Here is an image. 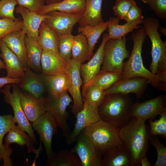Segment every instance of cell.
<instances>
[{
	"instance_id": "f546056e",
	"label": "cell",
	"mask_w": 166,
	"mask_h": 166,
	"mask_svg": "<svg viewBox=\"0 0 166 166\" xmlns=\"http://www.w3.org/2000/svg\"><path fill=\"white\" fill-rule=\"evenodd\" d=\"M120 19L118 18H110L108 21L107 29L109 39H115L122 38L127 34L141 27L139 25L143 21H138L132 22H127L123 25L119 24Z\"/></svg>"
},
{
	"instance_id": "7402d4cb",
	"label": "cell",
	"mask_w": 166,
	"mask_h": 166,
	"mask_svg": "<svg viewBox=\"0 0 166 166\" xmlns=\"http://www.w3.org/2000/svg\"><path fill=\"white\" fill-rule=\"evenodd\" d=\"M26 35L21 30L10 33L2 38L7 47L18 57L25 70L28 67L25 40Z\"/></svg>"
},
{
	"instance_id": "ba28073f",
	"label": "cell",
	"mask_w": 166,
	"mask_h": 166,
	"mask_svg": "<svg viewBox=\"0 0 166 166\" xmlns=\"http://www.w3.org/2000/svg\"><path fill=\"white\" fill-rule=\"evenodd\" d=\"M44 98L47 111L53 116L57 126L61 129L64 135L67 137L70 132L67 122L69 114L66 109L72 102V98L67 91L57 97L49 96Z\"/></svg>"
},
{
	"instance_id": "6da1fadb",
	"label": "cell",
	"mask_w": 166,
	"mask_h": 166,
	"mask_svg": "<svg viewBox=\"0 0 166 166\" xmlns=\"http://www.w3.org/2000/svg\"><path fill=\"white\" fill-rule=\"evenodd\" d=\"M119 134L122 145L131 155L132 166H140V160L146 156L149 148V126L145 121L133 117L119 130Z\"/></svg>"
},
{
	"instance_id": "7dc6e473",
	"label": "cell",
	"mask_w": 166,
	"mask_h": 166,
	"mask_svg": "<svg viewBox=\"0 0 166 166\" xmlns=\"http://www.w3.org/2000/svg\"><path fill=\"white\" fill-rule=\"evenodd\" d=\"M140 166H151V164L146 157V156L143 157L140 160Z\"/></svg>"
},
{
	"instance_id": "7c38bea8",
	"label": "cell",
	"mask_w": 166,
	"mask_h": 166,
	"mask_svg": "<svg viewBox=\"0 0 166 166\" xmlns=\"http://www.w3.org/2000/svg\"><path fill=\"white\" fill-rule=\"evenodd\" d=\"M76 140L75 145L70 151L78 156L82 166H101L102 155L86 137L81 132Z\"/></svg>"
},
{
	"instance_id": "74e56055",
	"label": "cell",
	"mask_w": 166,
	"mask_h": 166,
	"mask_svg": "<svg viewBox=\"0 0 166 166\" xmlns=\"http://www.w3.org/2000/svg\"><path fill=\"white\" fill-rule=\"evenodd\" d=\"M159 119L154 121L149 119V128L151 136H160L164 139L166 138V108L160 115Z\"/></svg>"
},
{
	"instance_id": "4316f807",
	"label": "cell",
	"mask_w": 166,
	"mask_h": 166,
	"mask_svg": "<svg viewBox=\"0 0 166 166\" xmlns=\"http://www.w3.org/2000/svg\"><path fill=\"white\" fill-rule=\"evenodd\" d=\"M14 117L11 114L0 115V154L3 160V164H10L12 160L10 158L12 152L10 147L6 146L3 143L4 137L13 127L15 125Z\"/></svg>"
},
{
	"instance_id": "83f0119b",
	"label": "cell",
	"mask_w": 166,
	"mask_h": 166,
	"mask_svg": "<svg viewBox=\"0 0 166 166\" xmlns=\"http://www.w3.org/2000/svg\"><path fill=\"white\" fill-rule=\"evenodd\" d=\"M25 40L28 67L35 72L42 73L41 61L42 49L37 41L29 36L26 35Z\"/></svg>"
},
{
	"instance_id": "f35d334b",
	"label": "cell",
	"mask_w": 166,
	"mask_h": 166,
	"mask_svg": "<svg viewBox=\"0 0 166 166\" xmlns=\"http://www.w3.org/2000/svg\"><path fill=\"white\" fill-rule=\"evenodd\" d=\"M22 20L20 18L16 20L0 18V39L10 33L22 30Z\"/></svg>"
},
{
	"instance_id": "ffe728a7",
	"label": "cell",
	"mask_w": 166,
	"mask_h": 166,
	"mask_svg": "<svg viewBox=\"0 0 166 166\" xmlns=\"http://www.w3.org/2000/svg\"><path fill=\"white\" fill-rule=\"evenodd\" d=\"M19 87L37 97H44L46 90L45 75L34 72L28 67L25 70Z\"/></svg>"
},
{
	"instance_id": "8fae6325",
	"label": "cell",
	"mask_w": 166,
	"mask_h": 166,
	"mask_svg": "<svg viewBox=\"0 0 166 166\" xmlns=\"http://www.w3.org/2000/svg\"><path fill=\"white\" fill-rule=\"evenodd\" d=\"M83 102V108L76 115V121L74 128L66 137V143L69 145L75 141L84 129L100 119L97 106L87 101Z\"/></svg>"
},
{
	"instance_id": "e0dca14e",
	"label": "cell",
	"mask_w": 166,
	"mask_h": 166,
	"mask_svg": "<svg viewBox=\"0 0 166 166\" xmlns=\"http://www.w3.org/2000/svg\"><path fill=\"white\" fill-rule=\"evenodd\" d=\"M41 63L42 73L46 76L67 72L70 65L59 53L47 49L42 50Z\"/></svg>"
},
{
	"instance_id": "bcb514c9",
	"label": "cell",
	"mask_w": 166,
	"mask_h": 166,
	"mask_svg": "<svg viewBox=\"0 0 166 166\" xmlns=\"http://www.w3.org/2000/svg\"><path fill=\"white\" fill-rule=\"evenodd\" d=\"M21 78L13 79L5 77H0V89L4 85L9 84L19 83Z\"/></svg>"
},
{
	"instance_id": "1f68e13d",
	"label": "cell",
	"mask_w": 166,
	"mask_h": 166,
	"mask_svg": "<svg viewBox=\"0 0 166 166\" xmlns=\"http://www.w3.org/2000/svg\"><path fill=\"white\" fill-rule=\"evenodd\" d=\"M108 21L96 25L80 26L78 32L86 38L89 47L90 58L93 54L95 46L102 34L107 29Z\"/></svg>"
},
{
	"instance_id": "3957f363",
	"label": "cell",
	"mask_w": 166,
	"mask_h": 166,
	"mask_svg": "<svg viewBox=\"0 0 166 166\" xmlns=\"http://www.w3.org/2000/svg\"><path fill=\"white\" fill-rule=\"evenodd\" d=\"M133 104L128 94L114 93L106 95L98 106L100 118L120 129L131 120Z\"/></svg>"
},
{
	"instance_id": "5b68a950",
	"label": "cell",
	"mask_w": 166,
	"mask_h": 166,
	"mask_svg": "<svg viewBox=\"0 0 166 166\" xmlns=\"http://www.w3.org/2000/svg\"><path fill=\"white\" fill-rule=\"evenodd\" d=\"M118 129L101 118L81 132L102 156L117 146L122 145Z\"/></svg>"
},
{
	"instance_id": "52a82bcc",
	"label": "cell",
	"mask_w": 166,
	"mask_h": 166,
	"mask_svg": "<svg viewBox=\"0 0 166 166\" xmlns=\"http://www.w3.org/2000/svg\"><path fill=\"white\" fill-rule=\"evenodd\" d=\"M14 84L12 92L10 91L12 85H6L0 91L4 95V100L12 107L14 113L15 123L21 129L26 132L37 143L32 124L26 116L23 110L20 101V88Z\"/></svg>"
},
{
	"instance_id": "30bf717a",
	"label": "cell",
	"mask_w": 166,
	"mask_h": 166,
	"mask_svg": "<svg viewBox=\"0 0 166 166\" xmlns=\"http://www.w3.org/2000/svg\"><path fill=\"white\" fill-rule=\"evenodd\" d=\"M165 108L166 96L161 94L143 102L137 101L133 104L131 116L145 122L148 119L153 120Z\"/></svg>"
},
{
	"instance_id": "5bb4252c",
	"label": "cell",
	"mask_w": 166,
	"mask_h": 166,
	"mask_svg": "<svg viewBox=\"0 0 166 166\" xmlns=\"http://www.w3.org/2000/svg\"><path fill=\"white\" fill-rule=\"evenodd\" d=\"M69 66L67 71L69 79V85L68 91L72 97L73 105L72 111L75 115L83 108L84 102L81 91L82 80L80 69L82 63L72 59L69 61Z\"/></svg>"
},
{
	"instance_id": "d4e9b609",
	"label": "cell",
	"mask_w": 166,
	"mask_h": 166,
	"mask_svg": "<svg viewBox=\"0 0 166 166\" xmlns=\"http://www.w3.org/2000/svg\"><path fill=\"white\" fill-rule=\"evenodd\" d=\"M12 143L17 144L22 147L26 145L29 153L36 151L35 147L36 144H38L26 132L15 125L8 132L4 139V145L6 146L9 147Z\"/></svg>"
},
{
	"instance_id": "277c9868",
	"label": "cell",
	"mask_w": 166,
	"mask_h": 166,
	"mask_svg": "<svg viewBox=\"0 0 166 166\" xmlns=\"http://www.w3.org/2000/svg\"><path fill=\"white\" fill-rule=\"evenodd\" d=\"M142 23L152 45L150 71L166 82V43L162 40L158 32L159 21L156 18H148L143 19Z\"/></svg>"
},
{
	"instance_id": "9c48e42d",
	"label": "cell",
	"mask_w": 166,
	"mask_h": 166,
	"mask_svg": "<svg viewBox=\"0 0 166 166\" xmlns=\"http://www.w3.org/2000/svg\"><path fill=\"white\" fill-rule=\"evenodd\" d=\"M32 126L38 134L40 141L44 146L47 158H49L54 153L52 147L53 136L58 132V126L54 117L47 111L32 123Z\"/></svg>"
},
{
	"instance_id": "8992f818",
	"label": "cell",
	"mask_w": 166,
	"mask_h": 166,
	"mask_svg": "<svg viewBox=\"0 0 166 166\" xmlns=\"http://www.w3.org/2000/svg\"><path fill=\"white\" fill-rule=\"evenodd\" d=\"M125 36L115 39H109L104 47V58L100 72L123 73L124 60L129 56L126 48Z\"/></svg>"
},
{
	"instance_id": "d590c367",
	"label": "cell",
	"mask_w": 166,
	"mask_h": 166,
	"mask_svg": "<svg viewBox=\"0 0 166 166\" xmlns=\"http://www.w3.org/2000/svg\"><path fill=\"white\" fill-rule=\"evenodd\" d=\"M81 94L83 102L87 101L97 106L105 96V91L94 85L84 84Z\"/></svg>"
},
{
	"instance_id": "4fadbf2b",
	"label": "cell",
	"mask_w": 166,
	"mask_h": 166,
	"mask_svg": "<svg viewBox=\"0 0 166 166\" xmlns=\"http://www.w3.org/2000/svg\"><path fill=\"white\" fill-rule=\"evenodd\" d=\"M44 21L57 36L71 34L74 26L78 23L82 15L53 11L47 13Z\"/></svg>"
},
{
	"instance_id": "b9f144b4",
	"label": "cell",
	"mask_w": 166,
	"mask_h": 166,
	"mask_svg": "<svg viewBox=\"0 0 166 166\" xmlns=\"http://www.w3.org/2000/svg\"><path fill=\"white\" fill-rule=\"evenodd\" d=\"M134 2L132 0H116L113 7L114 14L120 19L125 20L128 12Z\"/></svg>"
},
{
	"instance_id": "8d00e7d4",
	"label": "cell",
	"mask_w": 166,
	"mask_h": 166,
	"mask_svg": "<svg viewBox=\"0 0 166 166\" xmlns=\"http://www.w3.org/2000/svg\"><path fill=\"white\" fill-rule=\"evenodd\" d=\"M75 36L71 34L58 36L57 47L60 55L69 61L71 59V52Z\"/></svg>"
},
{
	"instance_id": "d6a6232c",
	"label": "cell",
	"mask_w": 166,
	"mask_h": 166,
	"mask_svg": "<svg viewBox=\"0 0 166 166\" xmlns=\"http://www.w3.org/2000/svg\"><path fill=\"white\" fill-rule=\"evenodd\" d=\"M46 164L48 166H82L78 156L67 149L53 153L47 158Z\"/></svg>"
},
{
	"instance_id": "7bdbcfd3",
	"label": "cell",
	"mask_w": 166,
	"mask_h": 166,
	"mask_svg": "<svg viewBox=\"0 0 166 166\" xmlns=\"http://www.w3.org/2000/svg\"><path fill=\"white\" fill-rule=\"evenodd\" d=\"M160 18L166 17V0H150L148 3Z\"/></svg>"
},
{
	"instance_id": "484cf974",
	"label": "cell",
	"mask_w": 166,
	"mask_h": 166,
	"mask_svg": "<svg viewBox=\"0 0 166 166\" xmlns=\"http://www.w3.org/2000/svg\"><path fill=\"white\" fill-rule=\"evenodd\" d=\"M103 0H86L85 11L78 22L80 26L96 25L104 22L101 13Z\"/></svg>"
},
{
	"instance_id": "e575fe53",
	"label": "cell",
	"mask_w": 166,
	"mask_h": 166,
	"mask_svg": "<svg viewBox=\"0 0 166 166\" xmlns=\"http://www.w3.org/2000/svg\"><path fill=\"white\" fill-rule=\"evenodd\" d=\"M122 78V73L113 72H99L92 80L84 84L94 85L105 91Z\"/></svg>"
},
{
	"instance_id": "d6986e66",
	"label": "cell",
	"mask_w": 166,
	"mask_h": 166,
	"mask_svg": "<svg viewBox=\"0 0 166 166\" xmlns=\"http://www.w3.org/2000/svg\"><path fill=\"white\" fill-rule=\"evenodd\" d=\"M108 40V34H104L101 44L96 53L88 62L81 64L80 72L84 84L93 79L99 73L103 60L104 46Z\"/></svg>"
},
{
	"instance_id": "836d02e7",
	"label": "cell",
	"mask_w": 166,
	"mask_h": 166,
	"mask_svg": "<svg viewBox=\"0 0 166 166\" xmlns=\"http://www.w3.org/2000/svg\"><path fill=\"white\" fill-rule=\"evenodd\" d=\"M71 59L81 63L90 59L87 40L81 34L75 36L72 49Z\"/></svg>"
},
{
	"instance_id": "ac0fdd59",
	"label": "cell",
	"mask_w": 166,
	"mask_h": 166,
	"mask_svg": "<svg viewBox=\"0 0 166 166\" xmlns=\"http://www.w3.org/2000/svg\"><path fill=\"white\" fill-rule=\"evenodd\" d=\"M15 12L20 14L22 18V30L25 34L37 41L39 30L41 23L48 17L47 14H39L30 11L20 6L16 7Z\"/></svg>"
},
{
	"instance_id": "f6af8a7d",
	"label": "cell",
	"mask_w": 166,
	"mask_h": 166,
	"mask_svg": "<svg viewBox=\"0 0 166 166\" xmlns=\"http://www.w3.org/2000/svg\"><path fill=\"white\" fill-rule=\"evenodd\" d=\"M144 18L141 10L134 2L128 12L125 21L127 22H132L138 21H143Z\"/></svg>"
},
{
	"instance_id": "c3c4849f",
	"label": "cell",
	"mask_w": 166,
	"mask_h": 166,
	"mask_svg": "<svg viewBox=\"0 0 166 166\" xmlns=\"http://www.w3.org/2000/svg\"><path fill=\"white\" fill-rule=\"evenodd\" d=\"M63 0H45V5H49L60 2Z\"/></svg>"
},
{
	"instance_id": "9a60e30c",
	"label": "cell",
	"mask_w": 166,
	"mask_h": 166,
	"mask_svg": "<svg viewBox=\"0 0 166 166\" xmlns=\"http://www.w3.org/2000/svg\"><path fill=\"white\" fill-rule=\"evenodd\" d=\"M149 80L144 77H135L122 79L105 91L106 95L114 93L128 94H135L137 98L144 94L148 84Z\"/></svg>"
},
{
	"instance_id": "603a6c76",
	"label": "cell",
	"mask_w": 166,
	"mask_h": 166,
	"mask_svg": "<svg viewBox=\"0 0 166 166\" xmlns=\"http://www.w3.org/2000/svg\"><path fill=\"white\" fill-rule=\"evenodd\" d=\"M85 6L86 0H63L54 4L45 5L37 13L44 14L50 11H58L82 15L85 11Z\"/></svg>"
},
{
	"instance_id": "60d3db41",
	"label": "cell",
	"mask_w": 166,
	"mask_h": 166,
	"mask_svg": "<svg viewBox=\"0 0 166 166\" xmlns=\"http://www.w3.org/2000/svg\"><path fill=\"white\" fill-rule=\"evenodd\" d=\"M17 5L16 0H0V18H9L17 20L14 15L15 7Z\"/></svg>"
},
{
	"instance_id": "2e32d148",
	"label": "cell",
	"mask_w": 166,
	"mask_h": 166,
	"mask_svg": "<svg viewBox=\"0 0 166 166\" xmlns=\"http://www.w3.org/2000/svg\"><path fill=\"white\" fill-rule=\"evenodd\" d=\"M20 97L23 112L30 123H33L47 111L44 97H37L20 89Z\"/></svg>"
},
{
	"instance_id": "f1b7e54d",
	"label": "cell",
	"mask_w": 166,
	"mask_h": 166,
	"mask_svg": "<svg viewBox=\"0 0 166 166\" xmlns=\"http://www.w3.org/2000/svg\"><path fill=\"white\" fill-rule=\"evenodd\" d=\"M45 80L50 96L57 97L68 89L69 79L67 72L53 76L45 75Z\"/></svg>"
},
{
	"instance_id": "7a4b0ae2",
	"label": "cell",
	"mask_w": 166,
	"mask_h": 166,
	"mask_svg": "<svg viewBox=\"0 0 166 166\" xmlns=\"http://www.w3.org/2000/svg\"><path fill=\"white\" fill-rule=\"evenodd\" d=\"M146 36L143 27H140L132 34L133 49L128 60L126 63L124 62L122 79L135 77H144L148 79L153 87L161 91H166V83L152 74L143 65L141 52Z\"/></svg>"
},
{
	"instance_id": "f907efd6",
	"label": "cell",
	"mask_w": 166,
	"mask_h": 166,
	"mask_svg": "<svg viewBox=\"0 0 166 166\" xmlns=\"http://www.w3.org/2000/svg\"><path fill=\"white\" fill-rule=\"evenodd\" d=\"M145 3L148 4L150 0H141Z\"/></svg>"
},
{
	"instance_id": "4dcf8cb0",
	"label": "cell",
	"mask_w": 166,
	"mask_h": 166,
	"mask_svg": "<svg viewBox=\"0 0 166 166\" xmlns=\"http://www.w3.org/2000/svg\"><path fill=\"white\" fill-rule=\"evenodd\" d=\"M58 36L55 32L44 21L41 24L39 30L38 43L42 49H47L58 53Z\"/></svg>"
},
{
	"instance_id": "816d5d0a",
	"label": "cell",
	"mask_w": 166,
	"mask_h": 166,
	"mask_svg": "<svg viewBox=\"0 0 166 166\" xmlns=\"http://www.w3.org/2000/svg\"><path fill=\"white\" fill-rule=\"evenodd\" d=\"M2 160V157L1 156V155H0V161Z\"/></svg>"
},
{
	"instance_id": "ab89813d",
	"label": "cell",
	"mask_w": 166,
	"mask_h": 166,
	"mask_svg": "<svg viewBox=\"0 0 166 166\" xmlns=\"http://www.w3.org/2000/svg\"><path fill=\"white\" fill-rule=\"evenodd\" d=\"M149 142L156 149L157 154V160L154 164V166H166V147L160 142L158 136H151Z\"/></svg>"
},
{
	"instance_id": "cb8c5ba5",
	"label": "cell",
	"mask_w": 166,
	"mask_h": 166,
	"mask_svg": "<svg viewBox=\"0 0 166 166\" xmlns=\"http://www.w3.org/2000/svg\"><path fill=\"white\" fill-rule=\"evenodd\" d=\"M101 166H132V157L123 145L117 146L103 156Z\"/></svg>"
},
{
	"instance_id": "681fc988",
	"label": "cell",
	"mask_w": 166,
	"mask_h": 166,
	"mask_svg": "<svg viewBox=\"0 0 166 166\" xmlns=\"http://www.w3.org/2000/svg\"><path fill=\"white\" fill-rule=\"evenodd\" d=\"M6 67L4 61L1 60L0 58V69H5Z\"/></svg>"
},
{
	"instance_id": "44dd1931",
	"label": "cell",
	"mask_w": 166,
	"mask_h": 166,
	"mask_svg": "<svg viewBox=\"0 0 166 166\" xmlns=\"http://www.w3.org/2000/svg\"><path fill=\"white\" fill-rule=\"evenodd\" d=\"M0 54L5 65L8 77L21 78L25 73V69L15 54L10 50L2 39H0Z\"/></svg>"
},
{
	"instance_id": "ee69618b",
	"label": "cell",
	"mask_w": 166,
	"mask_h": 166,
	"mask_svg": "<svg viewBox=\"0 0 166 166\" xmlns=\"http://www.w3.org/2000/svg\"><path fill=\"white\" fill-rule=\"evenodd\" d=\"M17 5L30 11L37 12L45 5V0H16Z\"/></svg>"
}]
</instances>
